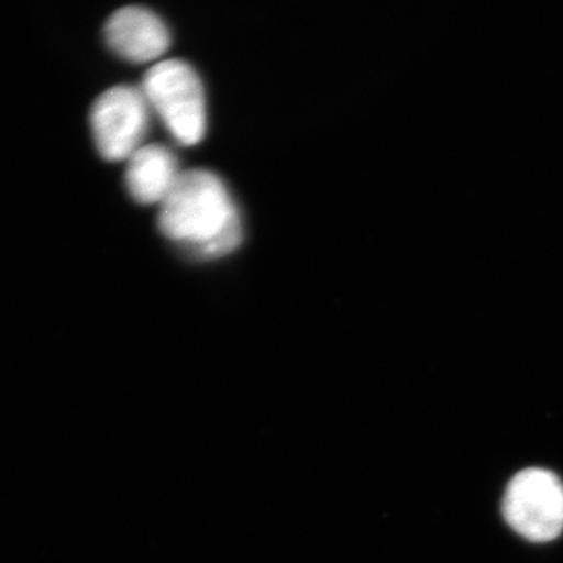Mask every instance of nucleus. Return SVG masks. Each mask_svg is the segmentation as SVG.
Returning a JSON list of instances; mask_svg holds the SVG:
<instances>
[{
	"label": "nucleus",
	"instance_id": "nucleus-1",
	"mask_svg": "<svg viewBox=\"0 0 563 563\" xmlns=\"http://www.w3.org/2000/svg\"><path fill=\"white\" fill-rule=\"evenodd\" d=\"M161 206L158 228L163 235L196 257H222L242 243L239 209L224 181L214 173H181Z\"/></svg>",
	"mask_w": 563,
	"mask_h": 563
},
{
	"label": "nucleus",
	"instance_id": "nucleus-2",
	"mask_svg": "<svg viewBox=\"0 0 563 563\" xmlns=\"http://www.w3.org/2000/svg\"><path fill=\"white\" fill-rule=\"evenodd\" d=\"M141 90L151 110L180 144L195 146L202 141L207 129L206 95L201 79L188 63H157L147 70Z\"/></svg>",
	"mask_w": 563,
	"mask_h": 563
},
{
	"label": "nucleus",
	"instance_id": "nucleus-3",
	"mask_svg": "<svg viewBox=\"0 0 563 563\" xmlns=\"http://www.w3.org/2000/svg\"><path fill=\"white\" fill-rule=\"evenodd\" d=\"M504 518L515 532L531 542H550L563 531V485L542 468L518 473L507 485Z\"/></svg>",
	"mask_w": 563,
	"mask_h": 563
},
{
	"label": "nucleus",
	"instance_id": "nucleus-4",
	"mask_svg": "<svg viewBox=\"0 0 563 563\" xmlns=\"http://www.w3.org/2000/svg\"><path fill=\"white\" fill-rule=\"evenodd\" d=\"M151 107L143 90L129 85L102 92L91 107L96 150L109 162L129 161L143 147L150 131Z\"/></svg>",
	"mask_w": 563,
	"mask_h": 563
},
{
	"label": "nucleus",
	"instance_id": "nucleus-5",
	"mask_svg": "<svg viewBox=\"0 0 563 563\" xmlns=\"http://www.w3.org/2000/svg\"><path fill=\"white\" fill-rule=\"evenodd\" d=\"M103 36L118 57L131 63L157 60L172 44L165 22L143 7L114 11L107 21Z\"/></svg>",
	"mask_w": 563,
	"mask_h": 563
},
{
	"label": "nucleus",
	"instance_id": "nucleus-6",
	"mask_svg": "<svg viewBox=\"0 0 563 563\" xmlns=\"http://www.w3.org/2000/svg\"><path fill=\"white\" fill-rule=\"evenodd\" d=\"M177 158L168 147L147 144L128 161L125 184L140 203H162L180 177Z\"/></svg>",
	"mask_w": 563,
	"mask_h": 563
}]
</instances>
